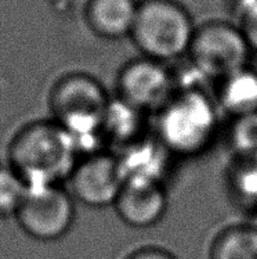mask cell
I'll list each match as a JSON object with an SVG mask.
<instances>
[{
  "instance_id": "cell-1",
  "label": "cell",
  "mask_w": 257,
  "mask_h": 259,
  "mask_svg": "<svg viewBox=\"0 0 257 259\" xmlns=\"http://www.w3.org/2000/svg\"><path fill=\"white\" fill-rule=\"evenodd\" d=\"M157 114L155 136L172 155L203 153L217 132V108L206 90H174Z\"/></svg>"
},
{
  "instance_id": "cell-2",
  "label": "cell",
  "mask_w": 257,
  "mask_h": 259,
  "mask_svg": "<svg viewBox=\"0 0 257 259\" xmlns=\"http://www.w3.org/2000/svg\"><path fill=\"white\" fill-rule=\"evenodd\" d=\"M195 28L191 14L177 0H144L130 35L145 57L166 64L187 56Z\"/></svg>"
},
{
  "instance_id": "cell-3",
  "label": "cell",
  "mask_w": 257,
  "mask_h": 259,
  "mask_svg": "<svg viewBox=\"0 0 257 259\" xmlns=\"http://www.w3.org/2000/svg\"><path fill=\"white\" fill-rule=\"evenodd\" d=\"M14 170L28 187L52 186L75 169V153L60 126L37 125L18 138L13 148Z\"/></svg>"
},
{
  "instance_id": "cell-4",
  "label": "cell",
  "mask_w": 257,
  "mask_h": 259,
  "mask_svg": "<svg viewBox=\"0 0 257 259\" xmlns=\"http://www.w3.org/2000/svg\"><path fill=\"white\" fill-rule=\"evenodd\" d=\"M252 49L241 28L212 20L195 28L188 49L189 64L210 82H220L247 67Z\"/></svg>"
},
{
  "instance_id": "cell-5",
  "label": "cell",
  "mask_w": 257,
  "mask_h": 259,
  "mask_svg": "<svg viewBox=\"0 0 257 259\" xmlns=\"http://www.w3.org/2000/svg\"><path fill=\"white\" fill-rule=\"evenodd\" d=\"M17 217L33 237L56 240L67 232L74 219L71 197L57 185L28 187Z\"/></svg>"
},
{
  "instance_id": "cell-6",
  "label": "cell",
  "mask_w": 257,
  "mask_h": 259,
  "mask_svg": "<svg viewBox=\"0 0 257 259\" xmlns=\"http://www.w3.org/2000/svg\"><path fill=\"white\" fill-rule=\"evenodd\" d=\"M173 93V74L151 58L127 64L119 76V97L144 112L159 111Z\"/></svg>"
},
{
  "instance_id": "cell-7",
  "label": "cell",
  "mask_w": 257,
  "mask_h": 259,
  "mask_svg": "<svg viewBox=\"0 0 257 259\" xmlns=\"http://www.w3.org/2000/svg\"><path fill=\"white\" fill-rule=\"evenodd\" d=\"M75 196L90 206L114 205L125 185L116 157L95 154L71 174Z\"/></svg>"
},
{
  "instance_id": "cell-8",
  "label": "cell",
  "mask_w": 257,
  "mask_h": 259,
  "mask_svg": "<svg viewBox=\"0 0 257 259\" xmlns=\"http://www.w3.org/2000/svg\"><path fill=\"white\" fill-rule=\"evenodd\" d=\"M172 154L157 136H141L122 146L116 155L125 183H161L168 174Z\"/></svg>"
},
{
  "instance_id": "cell-9",
  "label": "cell",
  "mask_w": 257,
  "mask_h": 259,
  "mask_svg": "<svg viewBox=\"0 0 257 259\" xmlns=\"http://www.w3.org/2000/svg\"><path fill=\"white\" fill-rule=\"evenodd\" d=\"M114 205L127 225L148 228L165 215L168 197L161 183H125Z\"/></svg>"
},
{
  "instance_id": "cell-10",
  "label": "cell",
  "mask_w": 257,
  "mask_h": 259,
  "mask_svg": "<svg viewBox=\"0 0 257 259\" xmlns=\"http://www.w3.org/2000/svg\"><path fill=\"white\" fill-rule=\"evenodd\" d=\"M217 104L238 119L257 112V71L249 65L219 82Z\"/></svg>"
},
{
  "instance_id": "cell-11",
  "label": "cell",
  "mask_w": 257,
  "mask_h": 259,
  "mask_svg": "<svg viewBox=\"0 0 257 259\" xmlns=\"http://www.w3.org/2000/svg\"><path fill=\"white\" fill-rule=\"evenodd\" d=\"M137 9L138 3L134 0H93L90 20L101 35L116 39L130 35Z\"/></svg>"
},
{
  "instance_id": "cell-12",
  "label": "cell",
  "mask_w": 257,
  "mask_h": 259,
  "mask_svg": "<svg viewBox=\"0 0 257 259\" xmlns=\"http://www.w3.org/2000/svg\"><path fill=\"white\" fill-rule=\"evenodd\" d=\"M144 114L121 97L110 101L102 116L104 135L121 146L134 142L144 136Z\"/></svg>"
},
{
  "instance_id": "cell-13",
  "label": "cell",
  "mask_w": 257,
  "mask_h": 259,
  "mask_svg": "<svg viewBox=\"0 0 257 259\" xmlns=\"http://www.w3.org/2000/svg\"><path fill=\"white\" fill-rule=\"evenodd\" d=\"M210 259H257V225H235L220 232Z\"/></svg>"
},
{
  "instance_id": "cell-14",
  "label": "cell",
  "mask_w": 257,
  "mask_h": 259,
  "mask_svg": "<svg viewBox=\"0 0 257 259\" xmlns=\"http://www.w3.org/2000/svg\"><path fill=\"white\" fill-rule=\"evenodd\" d=\"M231 187L245 208L257 212V158H241L231 174Z\"/></svg>"
},
{
  "instance_id": "cell-15",
  "label": "cell",
  "mask_w": 257,
  "mask_h": 259,
  "mask_svg": "<svg viewBox=\"0 0 257 259\" xmlns=\"http://www.w3.org/2000/svg\"><path fill=\"white\" fill-rule=\"evenodd\" d=\"M26 190L28 186L17 170L0 168V215L17 213Z\"/></svg>"
},
{
  "instance_id": "cell-16",
  "label": "cell",
  "mask_w": 257,
  "mask_h": 259,
  "mask_svg": "<svg viewBox=\"0 0 257 259\" xmlns=\"http://www.w3.org/2000/svg\"><path fill=\"white\" fill-rule=\"evenodd\" d=\"M231 142L241 158H257V112L234 119Z\"/></svg>"
},
{
  "instance_id": "cell-17",
  "label": "cell",
  "mask_w": 257,
  "mask_h": 259,
  "mask_svg": "<svg viewBox=\"0 0 257 259\" xmlns=\"http://www.w3.org/2000/svg\"><path fill=\"white\" fill-rule=\"evenodd\" d=\"M241 28L252 52H257V0L241 3Z\"/></svg>"
},
{
  "instance_id": "cell-18",
  "label": "cell",
  "mask_w": 257,
  "mask_h": 259,
  "mask_svg": "<svg viewBox=\"0 0 257 259\" xmlns=\"http://www.w3.org/2000/svg\"><path fill=\"white\" fill-rule=\"evenodd\" d=\"M130 259H176L173 255L161 248H145L138 251Z\"/></svg>"
},
{
  "instance_id": "cell-19",
  "label": "cell",
  "mask_w": 257,
  "mask_h": 259,
  "mask_svg": "<svg viewBox=\"0 0 257 259\" xmlns=\"http://www.w3.org/2000/svg\"><path fill=\"white\" fill-rule=\"evenodd\" d=\"M256 225H257V222H256Z\"/></svg>"
}]
</instances>
